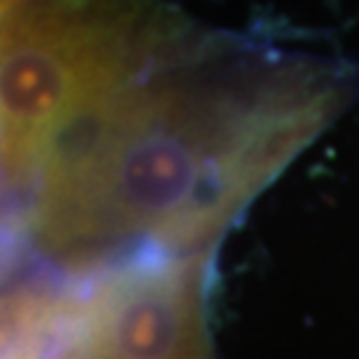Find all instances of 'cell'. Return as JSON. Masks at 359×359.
<instances>
[{"mask_svg":"<svg viewBox=\"0 0 359 359\" xmlns=\"http://www.w3.org/2000/svg\"><path fill=\"white\" fill-rule=\"evenodd\" d=\"M348 99L327 59L189 32L53 144L29 181V243L69 269L200 253Z\"/></svg>","mask_w":359,"mask_h":359,"instance_id":"6da1fadb","label":"cell"},{"mask_svg":"<svg viewBox=\"0 0 359 359\" xmlns=\"http://www.w3.org/2000/svg\"><path fill=\"white\" fill-rule=\"evenodd\" d=\"M189 25L157 0H3L0 144L6 187H29L51 147Z\"/></svg>","mask_w":359,"mask_h":359,"instance_id":"7a4b0ae2","label":"cell"},{"mask_svg":"<svg viewBox=\"0 0 359 359\" xmlns=\"http://www.w3.org/2000/svg\"><path fill=\"white\" fill-rule=\"evenodd\" d=\"M48 317L59 359H210L200 253L130 258Z\"/></svg>","mask_w":359,"mask_h":359,"instance_id":"3957f363","label":"cell"}]
</instances>
